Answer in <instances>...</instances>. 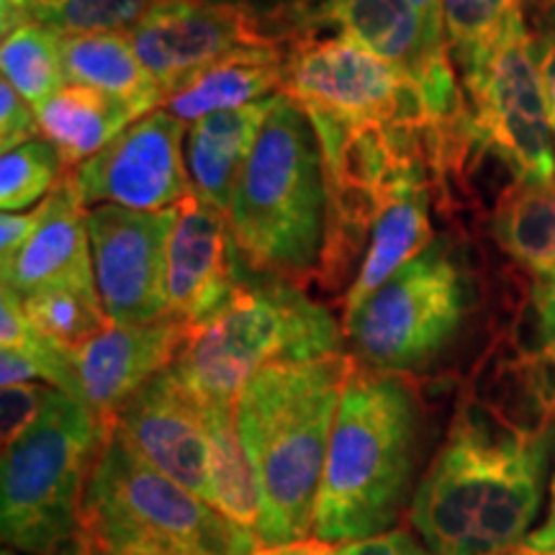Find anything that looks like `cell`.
Returning <instances> with one entry per match:
<instances>
[{
	"instance_id": "6da1fadb",
	"label": "cell",
	"mask_w": 555,
	"mask_h": 555,
	"mask_svg": "<svg viewBox=\"0 0 555 555\" xmlns=\"http://www.w3.org/2000/svg\"><path fill=\"white\" fill-rule=\"evenodd\" d=\"M553 429L468 401L416 489L409 519L433 555H512L543 502Z\"/></svg>"
},
{
	"instance_id": "7a4b0ae2",
	"label": "cell",
	"mask_w": 555,
	"mask_h": 555,
	"mask_svg": "<svg viewBox=\"0 0 555 555\" xmlns=\"http://www.w3.org/2000/svg\"><path fill=\"white\" fill-rule=\"evenodd\" d=\"M356 365L347 352L278 363L242 388L237 427L260 483L262 545L304 543L314 535L332 427Z\"/></svg>"
},
{
	"instance_id": "3957f363",
	"label": "cell",
	"mask_w": 555,
	"mask_h": 555,
	"mask_svg": "<svg viewBox=\"0 0 555 555\" xmlns=\"http://www.w3.org/2000/svg\"><path fill=\"white\" fill-rule=\"evenodd\" d=\"M420 397L406 376L356 365L332 427L314 538L352 543L397 530L414 476Z\"/></svg>"
},
{
	"instance_id": "277c9868",
	"label": "cell",
	"mask_w": 555,
	"mask_h": 555,
	"mask_svg": "<svg viewBox=\"0 0 555 555\" xmlns=\"http://www.w3.org/2000/svg\"><path fill=\"white\" fill-rule=\"evenodd\" d=\"M227 221L255 275L288 283L317 275L327 234V172L314 124L286 95L262 124Z\"/></svg>"
},
{
	"instance_id": "5b68a950",
	"label": "cell",
	"mask_w": 555,
	"mask_h": 555,
	"mask_svg": "<svg viewBox=\"0 0 555 555\" xmlns=\"http://www.w3.org/2000/svg\"><path fill=\"white\" fill-rule=\"evenodd\" d=\"M90 555H253L260 538L137 455L111 429L82 494Z\"/></svg>"
},
{
	"instance_id": "8992f818",
	"label": "cell",
	"mask_w": 555,
	"mask_h": 555,
	"mask_svg": "<svg viewBox=\"0 0 555 555\" xmlns=\"http://www.w3.org/2000/svg\"><path fill=\"white\" fill-rule=\"evenodd\" d=\"M111 429L54 388L39 420L3 450V543L31 555H90L82 494Z\"/></svg>"
},
{
	"instance_id": "52a82bcc",
	"label": "cell",
	"mask_w": 555,
	"mask_h": 555,
	"mask_svg": "<svg viewBox=\"0 0 555 555\" xmlns=\"http://www.w3.org/2000/svg\"><path fill=\"white\" fill-rule=\"evenodd\" d=\"M249 273L234 301L201 327L172 371L201 404H234L247 380L278 363L343 352L337 319L296 283Z\"/></svg>"
},
{
	"instance_id": "ba28073f",
	"label": "cell",
	"mask_w": 555,
	"mask_h": 555,
	"mask_svg": "<svg viewBox=\"0 0 555 555\" xmlns=\"http://www.w3.org/2000/svg\"><path fill=\"white\" fill-rule=\"evenodd\" d=\"M468 307V278L448 240L437 237L343 319L360 365L380 373L425 367L455 337Z\"/></svg>"
},
{
	"instance_id": "9c48e42d",
	"label": "cell",
	"mask_w": 555,
	"mask_h": 555,
	"mask_svg": "<svg viewBox=\"0 0 555 555\" xmlns=\"http://www.w3.org/2000/svg\"><path fill=\"white\" fill-rule=\"evenodd\" d=\"M476 134L515 180L555 178L553 121L538 67V41L525 13L494 41L455 62Z\"/></svg>"
},
{
	"instance_id": "30bf717a",
	"label": "cell",
	"mask_w": 555,
	"mask_h": 555,
	"mask_svg": "<svg viewBox=\"0 0 555 555\" xmlns=\"http://www.w3.org/2000/svg\"><path fill=\"white\" fill-rule=\"evenodd\" d=\"M281 93L311 121L343 129L433 124L412 80L360 41L335 37H296L286 44Z\"/></svg>"
},
{
	"instance_id": "8fae6325",
	"label": "cell",
	"mask_w": 555,
	"mask_h": 555,
	"mask_svg": "<svg viewBox=\"0 0 555 555\" xmlns=\"http://www.w3.org/2000/svg\"><path fill=\"white\" fill-rule=\"evenodd\" d=\"M129 37L142 65L165 90V101L219 62L286 47L258 11L234 0H157Z\"/></svg>"
},
{
	"instance_id": "7c38bea8",
	"label": "cell",
	"mask_w": 555,
	"mask_h": 555,
	"mask_svg": "<svg viewBox=\"0 0 555 555\" xmlns=\"http://www.w3.org/2000/svg\"><path fill=\"white\" fill-rule=\"evenodd\" d=\"M176 208L134 211L114 204L88 211L93 273L101 307L114 324L170 317L168 245Z\"/></svg>"
},
{
	"instance_id": "4fadbf2b",
	"label": "cell",
	"mask_w": 555,
	"mask_h": 555,
	"mask_svg": "<svg viewBox=\"0 0 555 555\" xmlns=\"http://www.w3.org/2000/svg\"><path fill=\"white\" fill-rule=\"evenodd\" d=\"M185 124L165 108L137 119L73 172L82 204L168 211L193 193L185 165Z\"/></svg>"
},
{
	"instance_id": "5bb4252c",
	"label": "cell",
	"mask_w": 555,
	"mask_h": 555,
	"mask_svg": "<svg viewBox=\"0 0 555 555\" xmlns=\"http://www.w3.org/2000/svg\"><path fill=\"white\" fill-rule=\"evenodd\" d=\"M193 335L196 332L176 317L150 324H111L69 352L67 397L78 399L101 425L114 429L121 409L176 363Z\"/></svg>"
},
{
	"instance_id": "9a60e30c",
	"label": "cell",
	"mask_w": 555,
	"mask_h": 555,
	"mask_svg": "<svg viewBox=\"0 0 555 555\" xmlns=\"http://www.w3.org/2000/svg\"><path fill=\"white\" fill-rule=\"evenodd\" d=\"M114 433L150 466L214 506L206 406L176 376L172 365L121 409Z\"/></svg>"
},
{
	"instance_id": "2e32d148",
	"label": "cell",
	"mask_w": 555,
	"mask_h": 555,
	"mask_svg": "<svg viewBox=\"0 0 555 555\" xmlns=\"http://www.w3.org/2000/svg\"><path fill=\"white\" fill-rule=\"evenodd\" d=\"M266 24L283 44L335 29L391 62L412 82H420L437 60L450 54L446 31L429 26L412 0H309L294 11L266 18Z\"/></svg>"
},
{
	"instance_id": "e0dca14e",
	"label": "cell",
	"mask_w": 555,
	"mask_h": 555,
	"mask_svg": "<svg viewBox=\"0 0 555 555\" xmlns=\"http://www.w3.org/2000/svg\"><path fill=\"white\" fill-rule=\"evenodd\" d=\"M249 273L224 214L196 193L180 201L168 245L170 317L198 332L234 301Z\"/></svg>"
},
{
	"instance_id": "ac0fdd59",
	"label": "cell",
	"mask_w": 555,
	"mask_h": 555,
	"mask_svg": "<svg viewBox=\"0 0 555 555\" xmlns=\"http://www.w3.org/2000/svg\"><path fill=\"white\" fill-rule=\"evenodd\" d=\"M3 273V286L21 298L54 286L95 288L88 208L67 176L44 198V217L16 260ZM99 291V288H95Z\"/></svg>"
},
{
	"instance_id": "d6986e66",
	"label": "cell",
	"mask_w": 555,
	"mask_h": 555,
	"mask_svg": "<svg viewBox=\"0 0 555 555\" xmlns=\"http://www.w3.org/2000/svg\"><path fill=\"white\" fill-rule=\"evenodd\" d=\"M283 93L234 111H219L193 121L185 131V165L193 193L229 217L234 191L247 159L258 144L260 129Z\"/></svg>"
},
{
	"instance_id": "ffe728a7",
	"label": "cell",
	"mask_w": 555,
	"mask_h": 555,
	"mask_svg": "<svg viewBox=\"0 0 555 555\" xmlns=\"http://www.w3.org/2000/svg\"><path fill=\"white\" fill-rule=\"evenodd\" d=\"M429 193H433V183L416 180L404 191H399L391 198V204L384 208L376 227H373L363 266H360L356 281L345 296L343 319L356 314L388 278L416 255L425 253L437 240L433 219H429V204H433Z\"/></svg>"
},
{
	"instance_id": "44dd1931",
	"label": "cell",
	"mask_w": 555,
	"mask_h": 555,
	"mask_svg": "<svg viewBox=\"0 0 555 555\" xmlns=\"http://www.w3.org/2000/svg\"><path fill=\"white\" fill-rule=\"evenodd\" d=\"M286 47L242 52L204 69L189 86L176 90L163 108L178 121L193 124L208 114L234 111L281 93Z\"/></svg>"
},
{
	"instance_id": "7402d4cb",
	"label": "cell",
	"mask_w": 555,
	"mask_h": 555,
	"mask_svg": "<svg viewBox=\"0 0 555 555\" xmlns=\"http://www.w3.org/2000/svg\"><path fill=\"white\" fill-rule=\"evenodd\" d=\"M41 134L57 147L62 163L75 172L82 163L108 147L124 129L131 127L142 114L129 103L67 82L44 106L37 108Z\"/></svg>"
},
{
	"instance_id": "603a6c76",
	"label": "cell",
	"mask_w": 555,
	"mask_h": 555,
	"mask_svg": "<svg viewBox=\"0 0 555 555\" xmlns=\"http://www.w3.org/2000/svg\"><path fill=\"white\" fill-rule=\"evenodd\" d=\"M62 62L67 82L101 90L111 99L134 106L142 116L163 108L165 90L142 65L129 34L62 37Z\"/></svg>"
},
{
	"instance_id": "cb8c5ba5",
	"label": "cell",
	"mask_w": 555,
	"mask_h": 555,
	"mask_svg": "<svg viewBox=\"0 0 555 555\" xmlns=\"http://www.w3.org/2000/svg\"><path fill=\"white\" fill-rule=\"evenodd\" d=\"M491 232L535 275L555 273V178L515 180L494 206Z\"/></svg>"
},
{
	"instance_id": "d4e9b609",
	"label": "cell",
	"mask_w": 555,
	"mask_h": 555,
	"mask_svg": "<svg viewBox=\"0 0 555 555\" xmlns=\"http://www.w3.org/2000/svg\"><path fill=\"white\" fill-rule=\"evenodd\" d=\"M211 440V491L214 506L240 530L260 538L262 494L253 461L237 427L234 404H204Z\"/></svg>"
},
{
	"instance_id": "484cf974",
	"label": "cell",
	"mask_w": 555,
	"mask_h": 555,
	"mask_svg": "<svg viewBox=\"0 0 555 555\" xmlns=\"http://www.w3.org/2000/svg\"><path fill=\"white\" fill-rule=\"evenodd\" d=\"M0 67L9 80L34 108H41L57 90L67 86L62 62V37L44 24H24L5 34L0 44Z\"/></svg>"
},
{
	"instance_id": "4316f807",
	"label": "cell",
	"mask_w": 555,
	"mask_h": 555,
	"mask_svg": "<svg viewBox=\"0 0 555 555\" xmlns=\"http://www.w3.org/2000/svg\"><path fill=\"white\" fill-rule=\"evenodd\" d=\"M21 301L31 330L65 352H75L114 324L103 311L95 288L54 286L24 296Z\"/></svg>"
},
{
	"instance_id": "83f0119b",
	"label": "cell",
	"mask_w": 555,
	"mask_h": 555,
	"mask_svg": "<svg viewBox=\"0 0 555 555\" xmlns=\"http://www.w3.org/2000/svg\"><path fill=\"white\" fill-rule=\"evenodd\" d=\"M73 172L44 134L3 152L0 159V206L3 214L39 206Z\"/></svg>"
},
{
	"instance_id": "f1b7e54d",
	"label": "cell",
	"mask_w": 555,
	"mask_h": 555,
	"mask_svg": "<svg viewBox=\"0 0 555 555\" xmlns=\"http://www.w3.org/2000/svg\"><path fill=\"white\" fill-rule=\"evenodd\" d=\"M527 0H442V26L455 62L494 41L512 18L525 13Z\"/></svg>"
},
{
	"instance_id": "f546056e",
	"label": "cell",
	"mask_w": 555,
	"mask_h": 555,
	"mask_svg": "<svg viewBox=\"0 0 555 555\" xmlns=\"http://www.w3.org/2000/svg\"><path fill=\"white\" fill-rule=\"evenodd\" d=\"M157 0H67L41 24L62 37L78 34H131Z\"/></svg>"
},
{
	"instance_id": "4dcf8cb0",
	"label": "cell",
	"mask_w": 555,
	"mask_h": 555,
	"mask_svg": "<svg viewBox=\"0 0 555 555\" xmlns=\"http://www.w3.org/2000/svg\"><path fill=\"white\" fill-rule=\"evenodd\" d=\"M54 388L50 384H18L0 391V440L3 450L11 448L21 435L39 420Z\"/></svg>"
},
{
	"instance_id": "1f68e13d",
	"label": "cell",
	"mask_w": 555,
	"mask_h": 555,
	"mask_svg": "<svg viewBox=\"0 0 555 555\" xmlns=\"http://www.w3.org/2000/svg\"><path fill=\"white\" fill-rule=\"evenodd\" d=\"M37 137H41L37 108L21 99L9 80H3L0 82V147L11 152Z\"/></svg>"
},
{
	"instance_id": "d6a6232c",
	"label": "cell",
	"mask_w": 555,
	"mask_h": 555,
	"mask_svg": "<svg viewBox=\"0 0 555 555\" xmlns=\"http://www.w3.org/2000/svg\"><path fill=\"white\" fill-rule=\"evenodd\" d=\"M39 339L41 337L26 319L21 296L3 286L0 291V343H3V350H34Z\"/></svg>"
},
{
	"instance_id": "836d02e7",
	"label": "cell",
	"mask_w": 555,
	"mask_h": 555,
	"mask_svg": "<svg viewBox=\"0 0 555 555\" xmlns=\"http://www.w3.org/2000/svg\"><path fill=\"white\" fill-rule=\"evenodd\" d=\"M44 217V201L24 214H3L0 217V270L9 268L26 242L37 232L39 221Z\"/></svg>"
},
{
	"instance_id": "e575fe53",
	"label": "cell",
	"mask_w": 555,
	"mask_h": 555,
	"mask_svg": "<svg viewBox=\"0 0 555 555\" xmlns=\"http://www.w3.org/2000/svg\"><path fill=\"white\" fill-rule=\"evenodd\" d=\"M343 555H433L427 545L420 543V538L397 527V530L380 532V535L352 540V543H343Z\"/></svg>"
},
{
	"instance_id": "d590c367",
	"label": "cell",
	"mask_w": 555,
	"mask_h": 555,
	"mask_svg": "<svg viewBox=\"0 0 555 555\" xmlns=\"http://www.w3.org/2000/svg\"><path fill=\"white\" fill-rule=\"evenodd\" d=\"M538 67L540 80H543L547 111H551V121L555 127V29L543 31L538 39Z\"/></svg>"
},
{
	"instance_id": "8d00e7d4",
	"label": "cell",
	"mask_w": 555,
	"mask_h": 555,
	"mask_svg": "<svg viewBox=\"0 0 555 555\" xmlns=\"http://www.w3.org/2000/svg\"><path fill=\"white\" fill-rule=\"evenodd\" d=\"M527 547H535V551H555V476L551 483V512H547L545 525L540 527L527 540Z\"/></svg>"
},
{
	"instance_id": "74e56055",
	"label": "cell",
	"mask_w": 555,
	"mask_h": 555,
	"mask_svg": "<svg viewBox=\"0 0 555 555\" xmlns=\"http://www.w3.org/2000/svg\"><path fill=\"white\" fill-rule=\"evenodd\" d=\"M234 3L247 5V9L258 11L260 16L270 18V16H281V13L286 11H294L298 5L309 3V0H234Z\"/></svg>"
},
{
	"instance_id": "f35d334b",
	"label": "cell",
	"mask_w": 555,
	"mask_h": 555,
	"mask_svg": "<svg viewBox=\"0 0 555 555\" xmlns=\"http://www.w3.org/2000/svg\"><path fill=\"white\" fill-rule=\"evenodd\" d=\"M525 5L530 9L540 31L555 29V0H527Z\"/></svg>"
},
{
	"instance_id": "ab89813d",
	"label": "cell",
	"mask_w": 555,
	"mask_h": 555,
	"mask_svg": "<svg viewBox=\"0 0 555 555\" xmlns=\"http://www.w3.org/2000/svg\"><path fill=\"white\" fill-rule=\"evenodd\" d=\"M412 5L427 18L429 26L446 31V26H442V0H412Z\"/></svg>"
},
{
	"instance_id": "60d3db41",
	"label": "cell",
	"mask_w": 555,
	"mask_h": 555,
	"mask_svg": "<svg viewBox=\"0 0 555 555\" xmlns=\"http://www.w3.org/2000/svg\"><path fill=\"white\" fill-rule=\"evenodd\" d=\"M253 555H311V538L291 545H260Z\"/></svg>"
},
{
	"instance_id": "b9f144b4",
	"label": "cell",
	"mask_w": 555,
	"mask_h": 555,
	"mask_svg": "<svg viewBox=\"0 0 555 555\" xmlns=\"http://www.w3.org/2000/svg\"><path fill=\"white\" fill-rule=\"evenodd\" d=\"M311 555H343V545L322 543V540L311 538Z\"/></svg>"
},
{
	"instance_id": "7bdbcfd3",
	"label": "cell",
	"mask_w": 555,
	"mask_h": 555,
	"mask_svg": "<svg viewBox=\"0 0 555 555\" xmlns=\"http://www.w3.org/2000/svg\"><path fill=\"white\" fill-rule=\"evenodd\" d=\"M517 555H555V551H535V547H519Z\"/></svg>"
},
{
	"instance_id": "ee69618b",
	"label": "cell",
	"mask_w": 555,
	"mask_h": 555,
	"mask_svg": "<svg viewBox=\"0 0 555 555\" xmlns=\"http://www.w3.org/2000/svg\"><path fill=\"white\" fill-rule=\"evenodd\" d=\"M3 555H18V553H16V551H11V547H5Z\"/></svg>"
},
{
	"instance_id": "f6af8a7d",
	"label": "cell",
	"mask_w": 555,
	"mask_h": 555,
	"mask_svg": "<svg viewBox=\"0 0 555 555\" xmlns=\"http://www.w3.org/2000/svg\"><path fill=\"white\" fill-rule=\"evenodd\" d=\"M553 142H555V127H553Z\"/></svg>"
},
{
	"instance_id": "bcb514c9",
	"label": "cell",
	"mask_w": 555,
	"mask_h": 555,
	"mask_svg": "<svg viewBox=\"0 0 555 555\" xmlns=\"http://www.w3.org/2000/svg\"><path fill=\"white\" fill-rule=\"evenodd\" d=\"M512 555H517V553H512Z\"/></svg>"
}]
</instances>
